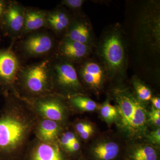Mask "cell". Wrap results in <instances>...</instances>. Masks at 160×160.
I'll return each instance as SVG.
<instances>
[{
  "label": "cell",
  "instance_id": "cell-1",
  "mask_svg": "<svg viewBox=\"0 0 160 160\" xmlns=\"http://www.w3.org/2000/svg\"><path fill=\"white\" fill-rule=\"evenodd\" d=\"M5 95L0 110V160H24L39 117L16 93Z\"/></svg>",
  "mask_w": 160,
  "mask_h": 160
},
{
  "label": "cell",
  "instance_id": "cell-2",
  "mask_svg": "<svg viewBox=\"0 0 160 160\" xmlns=\"http://www.w3.org/2000/svg\"><path fill=\"white\" fill-rule=\"evenodd\" d=\"M52 63L51 59H48L21 66L12 92L26 101L54 92Z\"/></svg>",
  "mask_w": 160,
  "mask_h": 160
},
{
  "label": "cell",
  "instance_id": "cell-3",
  "mask_svg": "<svg viewBox=\"0 0 160 160\" xmlns=\"http://www.w3.org/2000/svg\"><path fill=\"white\" fill-rule=\"evenodd\" d=\"M119 28L112 27L104 33L98 46V52L105 70L119 73L126 66V45Z\"/></svg>",
  "mask_w": 160,
  "mask_h": 160
},
{
  "label": "cell",
  "instance_id": "cell-4",
  "mask_svg": "<svg viewBox=\"0 0 160 160\" xmlns=\"http://www.w3.org/2000/svg\"><path fill=\"white\" fill-rule=\"evenodd\" d=\"M115 94L122 126L132 133L141 130L146 124L145 107L139 101L125 91L117 89Z\"/></svg>",
  "mask_w": 160,
  "mask_h": 160
},
{
  "label": "cell",
  "instance_id": "cell-5",
  "mask_svg": "<svg viewBox=\"0 0 160 160\" xmlns=\"http://www.w3.org/2000/svg\"><path fill=\"white\" fill-rule=\"evenodd\" d=\"M52 83L54 92L70 97L82 89L75 68L72 63L61 59L52 62Z\"/></svg>",
  "mask_w": 160,
  "mask_h": 160
},
{
  "label": "cell",
  "instance_id": "cell-6",
  "mask_svg": "<svg viewBox=\"0 0 160 160\" xmlns=\"http://www.w3.org/2000/svg\"><path fill=\"white\" fill-rule=\"evenodd\" d=\"M63 96L52 92L27 101L39 117L62 124L66 118V107Z\"/></svg>",
  "mask_w": 160,
  "mask_h": 160
},
{
  "label": "cell",
  "instance_id": "cell-7",
  "mask_svg": "<svg viewBox=\"0 0 160 160\" xmlns=\"http://www.w3.org/2000/svg\"><path fill=\"white\" fill-rule=\"evenodd\" d=\"M21 67L18 58L11 49L0 50V86L4 94L13 91Z\"/></svg>",
  "mask_w": 160,
  "mask_h": 160
},
{
  "label": "cell",
  "instance_id": "cell-8",
  "mask_svg": "<svg viewBox=\"0 0 160 160\" xmlns=\"http://www.w3.org/2000/svg\"><path fill=\"white\" fill-rule=\"evenodd\" d=\"M63 149L58 142H43L32 139L24 160H66Z\"/></svg>",
  "mask_w": 160,
  "mask_h": 160
},
{
  "label": "cell",
  "instance_id": "cell-9",
  "mask_svg": "<svg viewBox=\"0 0 160 160\" xmlns=\"http://www.w3.org/2000/svg\"><path fill=\"white\" fill-rule=\"evenodd\" d=\"M52 38L45 32L29 35L21 43L22 52L28 57H38L48 54L53 48Z\"/></svg>",
  "mask_w": 160,
  "mask_h": 160
},
{
  "label": "cell",
  "instance_id": "cell-10",
  "mask_svg": "<svg viewBox=\"0 0 160 160\" xmlns=\"http://www.w3.org/2000/svg\"><path fill=\"white\" fill-rule=\"evenodd\" d=\"M25 9L17 2H11L6 6L2 17L6 29L12 36L17 38L23 35Z\"/></svg>",
  "mask_w": 160,
  "mask_h": 160
},
{
  "label": "cell",
  "instance_id": "cell-11",
  "mask_svg": "<svg viewBox=\"0 0 160 160\" xmlns=\"http://www.w3.org/2000/svg\"><path fill=\"white\" fill-rule=\"evenodd\" d=\"M91 51V46L74 42L64 38L58 46L61 59L69 62H78L86 58Z\"/></svg>",
  "mask_w": 160,
  "mask_h": 160
},
{
  "label": "cell",
  "instance_id": "cell-12",
  "mask_svg": "<svg viewBox=\"0 0 160 160\" xmlns=\"http://www.w3.org/2000/svg\"><path fill=\"white\" fill-rule=\"evenodd\" d=\"M65 38L91 46L93 39L91 26L86 20L82 18L72 20Z\"/></svg>",
  "mask_w": 160,
  "mask_h": 160
},
{
  "label": "cell",
  "instance_id": "cell-13",
  "mask_svg": "<svg viewBox=\"0 0 160 160\" xmlns=\"http://www.w3.org/2000/svg\"><path fill=\"white\" fill-rule=\"evenodd\" d=\"M62 124L47 119L39 118L34 131L35 138L46 142L58 141L62 133Z\"/></svg>",
  "mask_w": 160,
  "mask_h": 160
},
{
  "label": "cell",
  "instance_id": "cell-14",
  "mask_svg": "<svg viewBox=\"0 0 160 160\" xmlns=\"http://www.w3.org/2000/svg\"><path fill=\"white\" fill-rule=\"evenodd\" d=\"M104 67L94 61H88L80 69L79 74L87 85L96 89L101 86L104 77Z\"/></svg>",
  "mask_w": 160,
  "mask_h": 160
},
{
  "label": "cell",
  "instance_id": "cell-15",
  "mask_svg": "<svg viewBox=\"0 0 160 160\" xmlns=\"http://www.w3.org/2000/svg\"><path fill=\"white\" fill-rule=\"evenodd\" d=\"M47 12L36 9H25V21L23 35L33 32L47 27Z\"/></svg>",
  "mask_w": 160,
  "mask_h": 160
},
{
  "label": "cell",
  "instance_id": "cell-16",
  "mask_svg": "<svg viewBox=\"0 0 160 160\" xmlns=\"http://www.w3.org/2000/svg\"><path fill=\"white\" fill-rule=\"evenodd\" d=\"M72 20L66 12L57 9L47 12L46 22L49 27L57 33H61L67 30Z\"/></svg>",
  "mask_w": 160,
  "mask_h": 160
},
{
  "label": "cell",
  "instance_id": "cell-17",
  "mask_svg": "<svg viewBox=\"0 0 160 160\" xmlns=\"http://www.w3.org/2000/svg\"><path fill=\"white\" fill-rule=\"evenodd\" d=\"M119 147L115 143H104L98 145L94 149L95 155L100 160H111L117 156Z\"/></svg>",
  "mask_w": 160,
  "mask_h": 160
},
{
  "label": "cell",
  "instance_id": "cell-18",
  "mask_svg": "<svg viewBox=\"0 0 160 160\" xmlns=\"http://www.w3.org/2000/svg\"><path fill=\"white\" fill-rule=\"evenodd\" d=\"M69 98L72 106L82 111H93L97 107L94 101L80 95H75Z\"/></svg>",
  "mask_w": 160,
  "mask_h": 160
},
{
  "label": "cell",
  "instance_id": "cell-19",
  "mask_svg": "<svg viewBox=\"0 0 160 160\" xmlns=\"http://www.w3.org/2000/svg\"><path fill=\"white\" fill-rule=\"evenodd\" d=\"M134 160H156L157 154L150 146H146L138 149L133 155Z\"/></svg>",
  "mask_w": 160,
  "mask_h": 160
},
{
  "label": "cell",
  "instance_id": "cell-20",
  "mask_svg": "<svg viewBox=\"0 0 160 160\" xmlns=\"http://www.w3.org/2000/svg\"><path fill=\"white\" fill-rule=\"evenodd\" d=\"M134 85L135 89L139 99L143 101L151 100L152 92L149 88L138 81L134 82Z\"/></svg>",
  "mask_w": 160,
  "mask_h": 160
},
{
  "label": "cell",
  "instance_id": "cell-21",
  "mask_svg": "<svg viewBox=\"0 0 160 160\" xmlns=\"http://www.w3.org/2000/svg\"><path fill=\"white\" fill-rule=\"evenodd\" d=\"M118 112L116 108L108 102L105 103L101 109V115L108 121L115 119L118 116Z\"/></svg>",
  "mask_w": 160,
  "mask_h": 160
},
{
  "label": "cell",
  "instance_id": "cell-22",
  "mask_svg": "<svg viewBox=\"0 0 160 160\" xmlns=\"http://www.w3.org/2000/svg\"><path fill=\"white\" fill-rule=\"evenodd\" d=\"M76 139L77 138L73 132L67 131L61 134L58 139V142L62 148L66 150L69 145Z\"/></svg>",
  "mask_w": 160,
  "mask_h": 160
},
{
  "label": "cell",
  "instance_id": "cell-23",
  "mask_svg": "<svg viewBox=\"0 0 160 160\" xmlns=\"http://www.w3.org/2000/svg\"><path fill=\"white\" fill-rule=\"evenodd\" d=\"M84 2L83 0H63L61 2V4L72 10H77L81 9Z\"/></svg>",
  "mask_w": 160,
  "mask_h": 160
},
{
  "label": "cell",
  "instance_id": "cell-24",
  "mask_svg": "<svg viewBox=\"0 0 160 160\" xmlns=\"http://www.w3.org/2000/svg\"><path fill=\"white\" fill-rule=\"evenodd\" d=\"M80 148V144L77 138L69 145L66 150L69 152H75L78 151Z\"/></svg>",
  "mask_w": 160,
  "mask_h": 160
},
{
  "label": "cell",
  "instance_id": "cell-25",
  "mask_svg": "<svg viewBox=\"0 0 160 160\" xmlns=\"http://www.w3.org/2000/svg\"><path fill=\"white\" fill-rule=\"evenodd\" d=\"M150 140L153 143L160 144V129H157L156 131L152 132L149 136Z\"/></svg>",
  "mask_w": 160,
  "mask_h": 160
},
{
  "label": "cell",
  "instance_id": "cell-26",
  "mask_svg": "<svg viewBox=\"0 0 160 160\" xmlns=\"http://www.w3.org/2000/svg\"><path fill=\"white\" fill-rule=\"evenodd\" d=\"M91 126V125L87 123L80 122L78 123L75 126V129L79 134L82 132L86 129Z\"/></svg>",
  "mask_w": 160,
  "mask_h": 160
},
{
  "label": "cell",
  "instance_id": "cell-27",
  "mask_svg": "<svg viewBox=\"0 0 160 160\" xmlns=\"http://www.w3.org/2000/svg\"><path fill=\"white\" fill-rule=\"evenodd\" d=\"M93 129L92 126H90L88 129H86L82 132L80 133V136L82 139L84 140H86L89 137L92 133L93 132Z\"/></svg>",
  "mask_w": 160,
  "mask_h": 160
},
{
  "label": "cell",
  "instance_id": "cell-28",
  "mask_svg": "<svg viewBox=\"0 0 160 160\" xmlns=\"http://www.w3.org/2000/svg\"><path fill=\"white\" fill-rule=\"evenodd\" d=\"M152 102L153 104V106L155 107L156 109H160V99L159 98L154 97L152 98L151 99Z\"/></svg>",
  "mask_w": 160,
  "mask_h": 160
},
{
  "label": "cell",
  "instance_id": "cell-29",
  "mask_svg": "<svg viewBox=\"0 0 160 160\" xmlns=\"http://www.w3.org/2000/svg\"><path fill=\"white\" fill-rule=\"evenodd\" d=\"M149 117H150V120H151L152 122L154 123L155 125L158 126H160V118L156 117L150 114H149Z\"/></svg>",
  "mask_w": 160,
  "mask_h": 160
},
{
  "label": "cell",
  "instance_id": "cell-30",
  "mask_svg": "<svg viewBox=\"0 0 160 160\" xmlns=\"http://www.w3.org/2000/svg\"><path fill=\"white\" fill-rule=\"evenodd\" d=\"M6 8V5L3 1H0V18L2 17Z\"/></svg>",
  "mask_w": 160,
  "mask_h": 160
},
{
  "label": "cell",
  "instance_id": "cell-31",
  "mask_svg": "<svg viewBox=\"0 0 160 160\" xmlns=\"http://www.w3.org/2000/svg\"><path fill=\"white\" fill-rule=\"evenodd\" d=\"M149 114L152 115L156 117L160 118V111L159 109H152Z\"/></svg>",
  "mask_w": 160,
  "mask_h": 160
}]
</instances>
